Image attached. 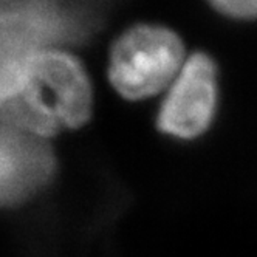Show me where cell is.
I'll return each instance as SVG.
<instances>
[{
  "instance_id": "obj_1",
  "label": "cell",
  "mask_w": 257,
  "mask_h": 257,
  "mask_svg": "<svg viewBox=\"0 0 257 257\" xmlns=\"http://www.w3.org/2000/svg\"><path fill=\"white\" fill-rule=\"evenodd\" d=\"M2 122L51 138L78 128L91 116L93 95L87 73L71 54L51 48L0 78Z\"/></svg>"
},
{
  "instance_id": "obj_2",
  "label": "cell",
  "mask_w": 257,
  "mask_h": 257,
  "mask_svg": "<svg viewBox=\"0 0 257 257\" xmlns=\"http://www.w3.org/2000/svg\"><path fill=\"white\" fill-rule=\"evenodd\" d=\"M185 62L183 42L174 31L138 25L115 42L108 78L121 96L138 101L171 87Z\"/></svg>"
},
{
  "instance_id": "obj_3",
  "label": "cell",
  "mask_w": 257,
  "mask_h": 257,
  "mask_svg": "<svg viewBox=\"0 0 257 257\" xmlns=\"http://www.w3.org/2000/svg\"><path fill=\"white\" fill-rule=\"evenodd\" d=\"M56 171L48 138L2 122L0 131V201L17 208L44 191Z\"/></svg>"
},
{
  "instance_id": "obj_4",
  "label": "cell",
  "mask_w": 257,
  "mask_h": 257,
  "mask_svg": "<svg viewBox=\"0 0 257 257\" xmlns=\"http://www.w3.org/2000/svg\"><path fill=\"white\" fill-rule=\"evenodd\" d=\"M215 102V67L206 54L195 53L186 59L161 104L160 131L183 140L201 135L212 121Z\"/></svg>"
},
{
  "instance_id": "obj_5",
  "label": "cell",
  "mask_w": 257,
  "mask_h": 257,
  "mask_svg": "<svg viewBox=\"0 0 257 257\" xmlns=\"http://www.w3.org/2000/svg\"><path fill=\"white\" fill-rule=\"evenodd\" d=\"M209 2L226 16L238 19L257 17V0H209Z\"/></svg>"
}]
</instances>
